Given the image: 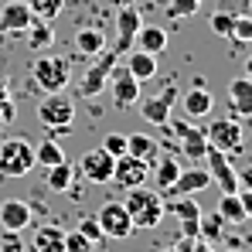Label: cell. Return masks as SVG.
<instances>
[{
    "instance_id": "ab89813d",
    "label": "cell",
    "mask_w": 252,
    "mask_h": 252,
    "mask_svg": "<svg viewBox=\"0 0 252 252\" xmlns=\"http://www.w3.org/2000/svg\"><path fill=\"white\" fill-rule=\"evenodd\" d=\"M3 242H7V246H3V252H21V239H17V232H10Z\"/></svg>"
},
{
    "instance_id": "8992f818",
    "label": "cell",
    "mask_w": 252,
    "mask_h": 252,
    "mask_svg": "<svg viewBox=\"0 0 252 252\" xmlns=\"http://www.w3.org/2000/svg\"><path fill=\"white\" fill-rule=\"evenodd\" d=\"M95 221L102 228V239H129V232H133V221H129V211L123 201H106L95 215Z\"/></svg>"
},
{
    "instance_id": "4316f807",
    "label": "cell",
    "mask_w": 252,
    "mask_h": 252,
    "mask_svg": "<svg viewBox=\"0 0 252 252\" xmlns=\"http://www.w3.org/2000/svg\"><path fill=\"white\" fill-rule=\"evenodd\" d=\"M24 34H28V44H31L34 51H44V48H51V41H55V28H51L48 21H38V17H34V24H31Z\"/></svg>"
},
{
    "instance_id": "7402d4cb",
    "label": "cell",
    "mask_w": 252,
    "mask_h": 252,
    "mask_svg": "<svg viewBox=\"0 0 252 252\" xmlns=\"http://www.w3.org/2000/svg\"><path fill=\"white\" fill-rule=\"evenodd\" d=\"M126 154H133V157H140V160L154 164V160H157V154H160V147H157V140H154V136H147V133H129V136H126Z\"/></svg>"
},
{
    "instance_id": "6da1fadb",
    "label": "cell",
    "mask_w": 252,
    "mask_h": 252,
    "mask_svg": "<svg viewBox=\"0 0 252 252\" xmlns=\"http://www.w3.org/2000/svg\"><path fill=\"white\" fill-rule=\"evenodd\" d=\"M126 211H129V221L133 228H157L164 221V198L160 191H150V188H129L126 194Z\"/></svg>"
},
{
    "instance_id": "d4e9b609",
    "label": "cell",
    "mask_w": 252,
    "mask_h": 252,
    "mask_svg": "<svg viewBox=\"0 0 252 252\" xmlns=\"http://www.w3.org/2000/svg\"><path fill=\"white\" fill-rule=\"evenodd\" d=\"M72 181H75V167L68 164V157L58 160L55 167H48V188H51L55 194H65V191L72 188Z\"/></svg>"
},
{
    "instance_id": "52a82bcc",
    "label": "cell",
    "mask_w": 252,
    "mask_h": 252,
    "mask_svg": "<svg viewBox=\"0 0 252 252\" xmlns=\"http://www.w3.org/2000/svg\"><path fill=\"white\" fill-rule=\"evenodd\" d=\"M205 140L208 147L221 150V154H235L242 147V126L235 116H225V120H211V126L205 129Z\"/></svg>"
},
{
    "instance_id": "e575fe53",
    "label": "cell",
    "mask_w": 252,
    "mask_h": 252,
    "mask_svg": "<svg viewBox=\"0 0 252 252\" xmlns=\"http://www.w3.org/2000/svg\"><path fill=\"white\" fill-rule=\"evenodd\" d=\"M75 232H82L85 239H89V242H95V246L102 242V228H99L95 215H82V218H79V228H75Z\"/></svg>"
},
{
    "instance_id": "7c38bea8",
    "label": "cell",
    "mask_w": 252,
    "mask_h": 252,
    "mask_svg": "<svg viewBox=\"0 0 252 252\" xmlns=\"http://www.w3.org/2000/svg\"><path fill=\"white\" fill-rule=\"evenodd\" d=\"M174 102H177V85H167L160 95H154V99H147V102L140 106V116H143L150 126H167Z\"/></svg>"
},
{
    "instance_id": "83f0119b",
    "label": "cell",
    "mask_w": 252,
    "mask_h": 252,
    "mask_svg": "<svg viewBox=\"0 0 252 252\" xmlns=\"http://www.w3.org/2000/svg\"><path fill=\"white\" fill-rule=\"evenodd\" d=\"M181 174V164H177V154H167V157H160L157 160V170H154V181H157V188L160 191H167L170 184H174V177Z\"/></svg>"
},
{
    "instance_id": "5b68a950",
    "label": "cell",
    "mask_w": 252,
    "mask_h": 252,
    "mask_svg": "<svg viewBox=\"0 0 252 252\" xmlns=\"http://www.w3.org/2000/svg\"><path fill=\"white\" fill-rule=\"evenodd\" d=\"M31 79H34V85H38L41 92H62V89L68 85V79H72V65H68L65 58L44 55V58L34 62Z\"/></svg>"
},
{
    "instance_id": "4dcf8cb0",
    "label": "cell",
    "mask_w": 252,
    "mask_h": 252,
    "mask_svg": "<svg viewBox=\"0 0 252 252\" xmlns=\"http://www.w3.org/2000/svg\"><path fill=\"white\" fill-rule=\"evenodd\" d=\"M34 160L44 164V167H55L58 160H65V154H62V147H58L55 140H41V143L34 147Z\"/></svg>"
},
{
    "instance_id": "ac0fdd59",
    "label": "cell",
    "mask_w": 252,
    "mask_h": 252,
    "mask_svg": "<svg viewBox=\"0 0 252 252\" xmlns=\"http://www.w3.org/2000/svg\"><path fill=\"white\" fill-rule=\"evenodd\" d=\"M133 48H140V51H147V55L160 58V55L167 51V31H164V28H157V24H140Z\"/></svg>"
},
{
    "instance_id": "f35d334b",
    "label": "cell",
    "mask_w": 252,
    "mask_h": 252,
    "mask_svg": "<svg viewBox=\"0 0 252 252\" xmlns=\"http://www.w3.org/2000/svg\"><path fill=\"white\" fill-rule=\"evenodd\" d=\"M235 194H239V201H242V211H246V218H252V188H239Z\"/></svg>"
},
{
    "instance_id": "f546056e",
    "label": "cell",
    "mask_w": 252,
    "mask_h": 252,
    "mask_svg": "<svg viewBox=\"0 0 252 252\" xmlns=\"http://www.w3.org/2000/svg\"><path fill=\"white\" fill-rule=\"evenodd\" d=\"M24 3L31 7V14L38 21H55L62 14V7H65V0H24Z\"/></svg>"
},
{
    "instance_id": "e0dca14e",
    "label": "cell",
    "mask_w": 252,
    "mask_h": 252,
    "mask_svg": "<svg viewBox=\"0 0 252 252\" xmlns=\"http://www.w3.org/2000/svg\"><path fill=\"white\" fill-rule=\"evenodd\" d=\"M0 225H3L7 232L28 228V225H31V205H28V201H17V198L3 201V205H0Z\"/></svg>"
},
{
    "instance_id": "836d02e7",
    "label": "cell",
    "mask_w": 252,
    "mask_h": 252,
    "mask_svg": "<svg viewBox=\"0 0 252 252\" xmlns=\"http://www.w3.org/2000/svg\"><path fill=\"white\" fill-rule=\"evenodd\" d=\"M211 31L221 34V38H232V31H235V14H225V10L211 14Z\"/></svg>"
},
{
    "instance_id": "277c9868",
    "label": "cell",
    "mask_w": 252,
    "mask_h": 252,
    "mask_svg": "<svg viewBox=\"0 0 252 252\" xmlns=\"http://www.w3.org/2000/svg\"><path fill=\"white\" fill-rule=\"evenodd\" d=\"M34 164H38L34 160V147L28 140L14 136V140H3L0 143V174L3 177H24Z\"/></svg>"
},
{
    "instance_id": "60d3db41",
    "label": "cell",
    "mask_w": 252,
    "mask_h": 252,
    "mask_svg": "<svg viewBox=\"0 0 252 252\" xmlns=\"http://www.w3.org/2000/svg\"><path fill=\"white\" fill-rule=\"evenodd\" d=\"M113 7H126V3H133V0H109Z\"/></svg>"
},
{
    "instance_id": "74e56055",
    "label": "cell",
    "mask_w": 252,
    "mask_h": 252,
    "mask_svg": "<svg viewBox=\"0 0 252 252\" xmlns=\"http://www.w3.org/2000/svg\"><path fill=\"white\" fill-rule=\"evenodd\" d=\"M177 249L181 252H211V242H205L201 235H191V239H177Z\"/></svg>"
},
{
    "instance_id": "9a60e30c",
    "label": "cell",
    "mask_w": 252,
    "mask_h": 252,
    "mask_svg": "<svg viewBox=\"0 0 252 252\" xmlns=\"http://www.w3.org/2000/svg\"><path fill=\"white\" fill-rule=\"evenodd\" d=\"M140 24H143V17H140V10H136L133 3L120 7V14H116V28H120L116 55H123V51H133V41H136V31H140Z\"/></svg>"
},
{
    "instance_id": "5bb4252c",
    "label": "cell",
    "mask_w": 252,
    "mask_h": 252,
    "mask_svg": "<svg viewBox=\"0 0 252 252\" xmlns=\"http://www.w3.org/2000/svg\"><path fill=\"white\" fill-rule=\"evenodd\" d=\"M109 89H113V106L116 109H129L136 99H140V82L126 72V68H113V75H109Z\"/></svg>"
},
{
    "instance_id": "44dd1931",
    "label": "cell",
    "mask_w": 252,
    "mask_h": 252,
    "mask_svg": "<svg viewBox=\"0 0 252 252\" xmlns=\"http://www.w3.org/2000/svg\"><path fill=\"white\" fill-rule=\"evenodd\" d=\"M126 72L136 79V82H147V79H154L157 75V58L154 55H147V51H140V48H133L129 55H126Z\"/></svg>"
},
{
    "instance_id": "7bdbcfd3",
    "label": "cell",
    "mask_w": 252,
    "mask_h": 252,
    "mask_svg": "<svg viewBox=\"0 0 252 252\" xmlns=\"http://www.w3.org/2000/svg\"><path fill=\"white\" fill-rule=\"evenodd\" d=\"M239 3H242V7H252V0H239Z\"/></svg>"
},
{
    "instance_id": "2e32d148",
    "label": "cell",
    "mask_w": 252,
    "mask_h": 252,
    "mask_svg": "<svg viewBox=\"0 0 252 252\" xmlns=\"http://www.w3.org/2000/svg\"><path fill=\"white\" fill-rule=\"evenodd\" d=\"M211 184V174L205 167H188L181 170L177 177H174V184H170L164 194H174V198H181V194H198L201 188H208Z\"/></svg>"
},
{
    "instance_id": "ffe728a7",
    "label": "cell",
    "mask_w": 252,
    "mask_h": 252,
    "mask_svg": "<svg viewBox=\"0 0 252 252\" xmlns=\"http://www.w3.org/2000/svg\"><path fill=\"white\" fill-rule=\"evenodd\" d=\"M31 252H65V228H58V225H41V228H34Z\"/></svg>"
},
{
    "instance_id": "d6986e66",
    "label": "cell",
    "mask_w": 252,
    "mask_h": 252,
    "mask_svg": "<svg viewBox=\"0 0 252 252\" xmlns=\"http://www.w3.org/2000/svg\"><path fill=\"white\" fill-rule=\"evenodd\" d=\"M228 102H232V116L242 120V116H252V79H232L228 82Z\"/></svg>"
},
{
    "instance_id": "4fadbf2b",
    "label": "cell",
    "mask_w": 252,
    "mask_h": 252,
    "mask_svg": "<svg viewBox=\"0 0 252 252\" xmlns=\"http://www.w3.org/2000/svg\"><path fill=\"white\" fill-rule=\"evenodd\" d=\"M31 24H34V14L24 0H10L0 7V31L3 34H24Z\"/></svg>"
},
{
    "instance_id": "ba28073f",
    "label": "cell",
    "mask_w": 252,
    "mask_h": 252,
    "mask_svg": "<svg viewBox=\"0 0 252 252\" xmlns=\"http://www.w3.org/2000/svg\"><path fill=\"white\" fill-rule=\"evenodd\" d=\"M205 170L211 174V184L221 188V194H235V191H239V174H235V167H232L228 154L208 147V150H205Z\"/></svg>"
},
{
    "instance_id": "3957f363",
    "label": "cell",
    "mask_w": 252,
    "mask_h": 252,
    "mask_svg": "<svg viewBox=\"0 0 252 252\" xmlns=\"http://www.w3.org/2000/svg\"><path fill=\"white\" fill-rule=\"evenodd\" d=\"M120 65V55L116 51H99L95 55V62L85 68V75H82V82H79V99H95L106 85H109V75H113V68Z\"/></svg>"
},
{
    "instance_id": "8fae6325",
    "label": "cell",
    "mask_w": 252,
    "mask_h": 252,
    "mask_svg": "<svg viewBox=\"0 0 252 252\" xmlns=\"http://www.w3.org/2000/svg\"><path fill=\"white\" fill-rule=\"evenodd\" d=\"M113 164H116V157H109L102 147L82 154V160H79L85 181H92V184H109V181H113Z\"/></svg>"
},
{
    "instance_id": "d590c367",
    "label": "cell",
    "mask_w": 252,
    "mask_h": 252,
    "mask_svg": "<svg viewBox=\"0 0 252 252\" xmlns=\"http://www.w3.org/2000/svg\"><path fill=\"white\" fill-rule=\"evenodd\" d=\"M99 147H102L109 157H123V154H126V136H123V133H106Z\"/></svg>"
},
{
    "instance_id": "cb8c5ba5",
    "label": "cell",
    "mask_w": 252,
    "mask_h": 252,
    "mask_svg": "<svg viewBox=\"0 0 252 252\" xmlns=\"http://www.w3.org/2000/svg\"><path fill=\"white\" fill-rule=\"evenodd\" d=\"M75 51H82L89 58H95L99 51H106V34H102V28H82V31L75 34Z\"/></svg>"
},
{
    "instance_id": "30bf717a",
    "label": "cell",
    "mask_w": 252,
    "mask_h": 252,
    "mask_svg": "<svg viewBox=\"0 0 252 252\" xmlns=\"http://www.w3.org/2000/svg\"><path fill=\"white\" fill-rule=\"evenodd\" d=\"M147 174H150V164L147 160H140V157H133V154H123V157H116V164H113V181L120 184V188H140L143 181H147Z\"/></svg>"
},
{
    "instance_id": "484cf974",
    "label": "cell",
    "mask_w": 252,
    "mask_h": 252,
    "mask_svg": "<svg viewBox=\"0 0 252 252\" xmlns=\"http://www.w3.org/2000/svg\"><path fill=\"white\" fill-rule=\"evenodd\" d=\"M218 218L225 221V225H239V221H246V211H242V201H239V194H221L218 198Z\"/></svg>"
},
{
    "instance_id": "ee69618b",
    "label": "cell",
    "mask_w": 252,
    "mask_h": 252,
    "mask_svg": "<svg viewBox=\"0 0 252 252\" xmlns=\"http://www.w3.org/2000/svg\"><path fill=\"white\" fill-rule=\"evenodd\" d=\"M167 252H181V249H177V246H174V249H167Z\"/></svg>"
},
{
    "instance_id": "8d00e7d4",
    "label": "cell",
    "mask_w": 252,
    "mask_h": 252,
    "mask_svg": "<svg viewBox=\"0 0 252 252\" xmlns=\"http://www.w3.org/2000/svg\"><path fill=\"white\" fill-rule=\"evenodd\" d=\"M65 252H95V242H89L82 232H65Z\"/></svg>"
},
{
    "instance_id": "9c48e42d",
    "label": "cell",
    "mask_w": 252,
    "mask_h": 252,
    "mask_svg": "<svg viewBox=\"0 0 252 252\" xmlns=\"http://www.w3.org/2000/svg\"><path fill=\"white\" fill-rule=\"evenodd\" d=\"M170 129L177 133V143H181V157H184V160H205V150H208L205 129H198V126L184 123V120H177Z\"/></svg>"
},
{
    "instance_id": "1f68e13d",
    "label": "cell",
    "mask_w": 252,
    "mask_h": 252,
    "mask_svg": "<svg viewBox=\"0 0 252 252\" xmlns=\"http://www.w3.org/2000/svg\"><path fill=\"white\" fill-rule=\"evenodd\" d=\"M228 41L235 44V48H252V17L235 14V31H232Z\"/></svg>"
},
{
    "instance_id": "b9f144b4",
    "label": "cell",
    "mask_w": 252,
    "mask_h": 252,
    "mask_svg": "<svg viewBox=\"0 0 252 252\" xmlns=\"http://www.w3.org/2000/svg\"><path fill=\"white\" fill-rule=\"evenodd\" d=\"M246 75H249V79H252V58H249V62H246Z\"/></svg>"
},
{
    "instance_id": "7a4b0ae2",
    "label": "cell",
    "mask_w": 252,
    "mask_h": 252,
    "mask_svg": "<svg viewBox=\"0 0 252 252\" xmlns=\"http://www.w3.org/2000/svg\"><path fill=\"white\" fill-rule=\"evenodd\" d=\"M38 120H41L44 129H51V133H65V129H72L75 123V102L72 99H65L62 92H44L41 106H38Z\"/></svg>"
},
{
    "instance_id": "603a6c76",
    "label": "cell",
    "mask_w": 252,
    "mask_h": 252,
    "mask_svg": "<svg viewBox=\"0 0 252 252\" xmlns=\"http://www.w3.org/2000/svg\"><path fill=\"white\" fill-rule=\"evenodd\" d=\"M211 106H215V99H211L208 89H205V82H198L191 92H184V113L188 116H208Z\"/></svg>"
},
{
    "instance_id": "f1b7e54d",
    "label": "cell",
    "mask_w": 252,
    "mask_h": 252,
    "mask_svg": "<svg viewBox=\"0 0 252 252\" xmlns=\"http://www.w3.org/2000/svg\"><path fill=\"white\" fill-rule=\"evenodd\" d=\"M170 211L181 218V225H198V218H201V208H198V201H194L191 194H181V198H174Z\"/></svg>"
},
{
    "instance_id": "d6a6232c",
    "label": "cell",
    "mask_w": 252,
    "mask_h": 252,
    "mask_svg": "<svg viewBox=\"0 0 252 252\" xmlns=\"http://www.w3.org/2000/svg\"><path fill=\"white\" fill-rule=\"evenodd\" d=\"M201 7V0H170L167 3V17L170 21H181V17H194Z\"/></svg>"
}]
</instances>
